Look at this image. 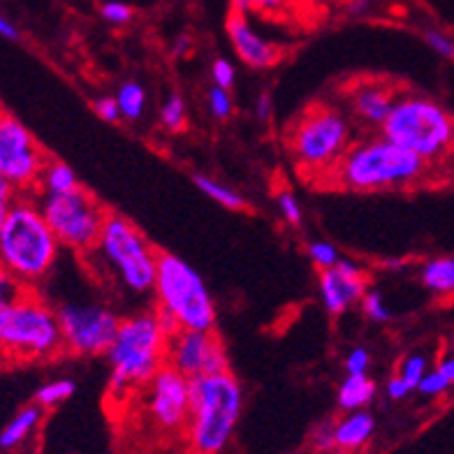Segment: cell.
Instances as JSON below:
<instances>
[{
	"label": "cell",
	"mask_w": 454,
	"mask_h": 454,
	"mask_svg": "<svg viewBox=\"0 0 454 454\" xmlns=\"http://www.w3.org/2000/svg\"><path fill=\"white\" fill-rule=\"evenodd\" d=\"M309 255L320 267V271L332 270V267L339 264V251L329 241H311L309 244Z\"/></svg>",
	"instance_id": "obj_29"
},
{
	"label": "cell",
	"mask_w": 454,
	"mask_h": 454,
	"mask_svg": "<svg viewBox=\"0 0 454 454\" xmlns=\"http://www.w3.org/2000/svg\"><path fill=\"white\" fill-rule=\"evenodd\" d=\"M376 396V383L369 376H348L339 387L336 401L346 412L364 411Z\"/></svg>",
	"instance_id": "obj_20"
},
{
	"label": "cell",
	"mask_w": 454,
	"mask_h": 454,
	"mask_svg": "<svg viewBox=\"0 0 454 454\" xmlns=\"http://www.w3.org/2000/svg\"><path fill=\"white\" fill-rule=\"evenodd\" d=\"M74 389H77V385H74V380H70V378L49 380V383H44L43 387L35 392V403L40 408H54L59 406V403H63V401L70 399V396L74 395Z\"/></svg>",
	"instance_id": "obj_25"
},
{
	"label": "cell",
	"mask_w": 454,
	"mask_h": 454,
	"mask_svg": "<svg viewBox=\"0 0 454 454\" xmlns=\"http://www.w3.org/2000/svg\"><path fill=\"white\" fill-rule=\"evenodd\" d=\"M395 102V90L383 84H362L350 96L355 119L371 128H383Z\"/></svg>",
	"instance_id": "obj_17"
},
{
	"label": "cell",
	"mask_w": 454,
	"mask_h": 454,
	"mask_svg": "<svg viewBox=\"0 0 454 454\" xmlns=\"http://www.w3.org/2000/svg\"><path fill=\"white\" fill-rule=\"evenodd\" d=\"M371 366V353L366 348H353L346 357V373L348 376H366Z\"/></svg>",
	"instance_id": "obj_35"
},
{
	"label": "cell",
	"mask_w": 454,
	"mask_h": 454,
	"mask_svg": "<svg viewBox=\"0 0 454 454\" xmlns=\"http://www.w3.org/2000/svg\"><path fill=\"white\" fill-rule=\"evenodd\" d=\"M63 248L89 255L96 251L107 211L82 185L70 192H43L37 200Z\"/></svg>",
	"instance_id": "obj_10"
},
{
	"label": "cell",
	"mask_w": 454,
	"mask_h": 454,
	"mask_svg": "<svg viewBox=\"0 0 454 454\" xmlns=\"http://www.w3.org/2000/svg\"><path fill=\"white\" fill-rule=\"evenodd\" d=\"M168 364L188 378L230 371L221 339L214 332H202V329H176L169 336Z\"/></svg>",
	"instance_id": "obj_13"
},
{
	"label": "cell",
	"mask_w": 454,
	"mask_h": 454,
	"mask_svg": "<svg viewBox=\"0 0 454 454\" xmlns=\"http://www.w3.org/2000/svg\"><path fill=\"white\" fill-rule=\"evenodd\" d=\"M317 286H320L325 309L332 316L346 313L355 301H362V297L366 294L364 274L359 270V264L350 262V260H339L336 267L320 271Z\"/></svg>",
	"instance_id": "obj_15"
},
{
	"label": "cell",
	"mask_w": 454,
	"mask_h": 454,
	"mask_svg": "<svg viewBox=\"0 0 454 454\" xmlns=\"http://www.w3.org/2000/svg\"><path fill=\"white\" fill-rule=\"evenodd\" d=\"M17 198H19L17 188H14L10 181H5L3 176H0V227H3V223H5L7 211H10V207H12V202Z\"/></svg>",
	"instance_id": "obj_38"
},
{
	"label": "cell",
	"mask_w": 454,
	"mask_h": 454,
	"mask_svg": "<svg viewBox=\"0 0 454 454\" xmlns=\"http://www.w3.org/2000/svg\"><path fill=\"white\" fill-rule=\"evenodd\" d=\"M93 253L102 257V262L114 271L128 293L146 294L156 290L160 253L123 215L107 214Z\"/></svg>",
	"instance_id": "obj_7"
},
{
	"label": "cell",
	"mask_w": 454,
	"mask_h": 454,
	"mask_svg": "<svg viewBox=\"0 0 454 454\" xmlns=\"http://www.w3.org/2000/svg\"><path fill=\"white\" fill-rule=\"evenodd\" d=\"M195 185H198L207 198H211L214 202L225 207V209L241 211L246 207V200L241 198L239 192L234 191V188H230V185L221 184V181L209 179V176H195Z\"/></svg>",
	"instance_id": "obj_23"
},
{
	"label": "cell",
	"mask_w": 454,
	"mask_h": 454,
	"mask_svg": "<svg viewBox=\"0 0 454 454\" xmlns=\"http://www.w3.org/2000/svg\"><path fill=\"white\" fill-rule=\"evenodd\" d=\"M59 313L37 290H24L0 309V359L35 362L63 353Z\"/></svg>",
	"instance_id": "obj_5"
},
{
	"label": "cell",
	"mask_w": 454,
	"mask_h": 454,
	"mask_svg": "<svg viewBox=\"0 0 454 454\" xmlns=\"http://www.w3.org/2000/svg\"><path fill=\"white\" fill-rule=\"evenodd\" d=\"M232 12L251 14L253 12V0H232Z\"/></svg>",
	"instance_id": "obj_46"
},
{
	"label": "cell",
	"mask_w": 454,
	"mask_h": 454,
	"mask_svg": "<svg viewBox=\"0 0 454 454\" xmlns=\"http://www.w3.org/2000/svg\"><path fill=\"white\" fill-rule=\"evenodd\" d=\"M411 392H412V389L408 387L403 378H401V376L389 378V383H387V396H389V399L401 401V399H406V396L411 395Z\"/></svg>",
	"instance_id": "obj_42"
},
{
	"label": "cell",
	"mask_w": 454,
	"mask_h": 454,
	"mask_svg": "<svg viewBox=\"0 0 454 454\" xmlns=\"http://www.w3.org/2000/svg\"><path fill=\"white\" fill-rule=\"evenodd\" d=\"M121 109V119L137 121L142 119L144 109H146V90L137 82H126V84L119 89V96H116Z\"/></svg>",
	"instance_id": "obj_24"
},
{
	"label": "cell",
	"mask_w": 454,
	"mask_h": 454,
	"mask_svg": "<svg viewBox=\"0 0 454 454\" xmlns=\"http://www.w3.org/2000/svg\"><path fill=\"white\" fill-rule=\"evenodd\" d=\"M227 35H230V43H232L237 56L253 70H267V67L276 66L278 59H281V49L270 43L267 37L260 35L246 14H230Z\"/></svg>",
	"instance_id": "obj_16"
},
{
	"label": "cell",
	"mask_w": 454,
	"mask_h": 454,
	"mask_svg": "<svg viewBox=\"0 0 454 454\" xmlns=\"http://www.w3.org/2000/svg\"><path fill=\"white\" fill-rule=\"evenodd\" d=\"M239 380L232 371L191 378L188 441L195 454H221L230 445L241 418Z\"/></svg>",
	"instance_id": "obj_4"
},
{
	"label": "cell",
	"mask_w": 454,
	"mask_h": 454,
	"mask_svg": "<svg viewBox=\"0 0 454 454\" xmlns=\"http://www.w3.org/2000/svg\"><path fill=\"white\" fill-rule=\"evenodd\" d=\"M0 37H5V40H19L17 26H14L3 12H0Z\"/></svg>",
	"instance_id": "obj_44"
},
{
	"label": "cell",
	"mask_w": 454,
	"mask_h": 454,
	"mask_svg": "<svg viewBox=\"0 0 454 454\" xmlns=\"http://www.w3.org/2000/svg\"><path fill=\"white\" fill-rule=\"evenodd\" d=\"M366 10V0H353V5H350V12L359 14Z\"/></svg>",
	"instance_id": "obj_47"
},
{
	"label": "cell",
	"mask_w": 454,
	"mask_h": 454,
	"mask_svg": "<svg viewBox=\"0 0 454 454\" xmlns=\"http://www.w3.org/2000/svg\"><path fill=\"white\" fill-rule=\"evenodd\" d=\"M332 431H334L336 450H340V452H357L373 438L376 419L366 411H353L348 412L343 419H339L336 425H332Z\"/></svg>",
	"instance_id": "obj_18"
},
{
	"label": "cell",
	"mask_w": 454,
	"mask_h": 454,
	"mask_svg": "<svg viewBox=\"0 0 454 454\" xmlns=\"http://www.w3.org/2000/svg\"><path fill=\"white\" fill-rule=\"evenodd\" d=\"M362 311L366 313V317H371L373 323H387L389 320V311L387 306H385L383 294L376 293V290H371L362 297Z\"/></svg>",
	"instance_id": "obj_31"
},
{
	"label": "cell",
	"mask_w": 454,
	"mask_h": 454,
	"mask_svg": "<svg viewBox=\"0 0 454 454\" xmlns=\"http://www.w3.org/2000/svg\"><path fill=\"white\" fill-rule=\"evenodd\" d=\"M438 371H441L442 376L448 378L450 383L454 385V355H450V357H445V359H441V364L436 366Z\"/></svg>",
	"instance_id": "obj_45"
},
{
	"label": "cell",
	"mask_w": 454,
	"mask_h": 454,
	"mask_svg": "<svg viewBox=\"0 0 454 454\" xmlns=\"http://www.w3.org/2000/svg\"><path fill=\"white\" fill-rule=\"evenodd\" d=\"M278 209H281V215L290 225H299L301 223V207H299L297 198H294L293 192L283 191L278 195Z\"/></svg>",
	"instance_id": "obj_37"
},
{
	"label": "cell",
	"mask_w": 454,
	"mask_h": 454,
	"mask_svg": "<svg viewBox=\"0 0 454 454\" xmlns=\"http://www.w3.org/2000/svg\"><path fill=\"white\" fill-rule=\"evenodd\" d=\"M79 188L77 174L72 172L70 165L63 160H54L49 158L44 165L43 179H40V191L43 192H70Z\"/></svg>",
	"instance_id": "obj_22"
},
{
	"label": "cell",
	"mask_w": 454,
	"mask_h": 454,
	"mask_svg": "<svg viewBox=\"0 0 454 454\" xmlns=\"http://www.w3.org/2000/svg\"><path fill=\"white\" fill-rule=\"evenodd\" d=\"M294 0H253V12L283 14Z\"/></svg>",
	"instance_id": "obj_40"
},
{
	"label": "cell",
	"mask_w": 454,
	"mask_h": 454,
	"mask_svg": "<svg viewBox=\"0 0 454 454\" xmlns=\"http://www.w3.org/2000/svg\"><path fill=\"white\" fill-rule=\"evenodd\" d=\"M49 156L28 128L0 109V176L17 188L19 195L40 188Z\"/></svg>",
	"instance_id": "obj_11"
},
{
	"label": "cell",
	"mask_w": 454,
	"mask_h": 454,
	"mask_svg": "<svg viewBox=\"0 0 454 454\" xmlns=\"http://www.w3.org/2000/svg\"><path fill=\"white\" fill-rule=\"evenodd\" d=\"M380 130L383 137L418 153L425 162L441 160L454 149V119L425 96L396 98Z\"/></svg>",
	"instance_id": "obj_6"
},
{
	"label": "cell",
	"mask_w": 454,
	"mask_h": 454,
	"mask_svg": "<svg viewBox=\"0 0 454 454\" xmlns=\"http://www.w3.org/2000/svg\"><path fill=\"white\" fill-rule=\"evenodd\" d=\"M287 146L304 172H332L350 149V123L346 114L329 105L306 109L290 130Z\"/></svg>",
	"instance_id": "obj_9"
},
{
	"label": "cell",
	"mask_w": 454,
	"mask_h": 454,
	"mask_svg": "<svg viewBox=\"0 0 454 454\" xmlns=\"http://www.w3.org/2000/svg\"><path fill=\"white\" fill-rule=\"evenodd\" d=\"M146 411L160 429H181L191 415V378L165 364L146 385Z\"/></svg>",
	"instance_id": "obj_14"
},
{
	"label": "cell",
	"mask_w": 454,
	"mask_h": 454,
	"mask_svg": "<svg viewBox=\"0 0 454 454\" xmlns=\"http://www.w3.org/2000/svg\"><path fill=\"white\" fill-rule=\"evenodd\" d=\"M96 114L102 121H107V123H116L121 119V109L116 98H100L96 102Z\"/></svg>",
	"instance_id": "obj_39"
},
{
	"label": "cell",
	"mask_w": 454,
	"mask_h": 454,
	"mask_svg": "<svg viewBox=\"0 0 454 454\" xmlns=\"http://www.w3.org/2000/svg\"><path fill=\"white\" fill-rule=\"evenodd\" d=\"M100 17L112 26H123L132 19V7L123 0H105L100 5Z\"/></svg>",
	"instance_id": "obj_28"
},
{
	"label": "cell",
	"mask_w": 454,
	"mask_h": 454,
	"mask_svg": "<svg viewBox=\"0 0 454 454\" xmlns=\"http://www.w3.org/2000/svg\"><path fill=\"white\" fill-rule=\"evenodd\" d=\"M207 105H209V112L214 114V119L225 121L230 114H232V98H230V90L218 89V86H211L209 93H207Z\"/></svg>",
	"instance_id": "obj_30"
},
{
	"label": "cell",
	"mask_w": 454,
	"mask_h": 454,
	"mask_svg": "<svg viewBox=\"0 0 454 454\" xmlns=\"http://www.w3.org/2000/svg\"><path fill=\"white\" fill-rule=\"evenodd\" d=\"M43 411L44 408H40L37 403L21 408V411L7 422L5 429L0 431V450H12L17 448V445H21V442L37 429L40 419H43Z\"/></svg>",
	"instance_id": "obj_19"
},
{
	"label": "cell",
	"mask_w": 454,
	"mask_h": 454,
	"mask_svg": "<svg viewBox=\"0 0 454 454\" xmlns=\"http://www.w3.org/2000/svg\"><path fill=\"white\" fill-rule=\"evenodd\" d=\"M168 340L156 311L121 320L116 339L105 353L112 366L109 395L121 401L135 389L146 387L151 378L168 364Z\"/></svg>",
	"instance_id": "obj_3"
},
{
	"label": "cell",
	"mask_w": 454,
	"mask_h": 454,
	"mask_svg": "<svg viewBox=\"0 0 454 454\" xmlns=\"http://www.w3.org/2000/svg\"><path fill=\"white\" fill-rule=\"evenodd\" d=\"M255 114H257V119H260V121H267L271 116V98L267 96V93H262V96L257 98Z\"/></svg>",
	"instance_id": "obj_43"
},
{
	"label": "cell",
	"mask_w": 454,
	"mask_h": 454,
	"mask_svg": "<svg viewBox=\"0 0 454 454\" xmlns=\"http://www.w3.org/2000/svg\"><path fill=\"white\" fill-rule=\"evenodd\" d=\"M160 123L168 130L179 132L185 126V102L181 96H169L160 107Z\"/></svg>",
	"instance_id": "obj_26"
},
{
	"label": "cell",
	"mask_w": 454,
	"mask_h": 454,
	"mask_svg": "<svg viewBox=\"0 0 454 454\" xmlns=\"http://www.w3.org/2000/svg\"><path fill=\"white\" fill-rule=\"evenodd\" d=\"M63 348L72 355H100L107 353L119 332V316L102 304H84V301H66L56 309Z\"/></svg>",
	"instance_id": "obj_12"
},
{
	"label": "cell",
	"mask_w": 454,
	"mask_h": 454,
	"mask_svg": "<svg viewBox=\"0 0 454 454\" xmlns=\"http://www.w3.org/2000/svg\"><path fill=\"white\" fill-rule=\"evenodd\" d=\"M429 172V162L387 137H371L350 144L346 156L336 162L329 179L339 188L355 192L396 191L419 184Z\"/></svg>",
	"instance_id": "obj_2"
},
{
	"label": "cell",
	"mask_w": 454,
	"mask_h": 454,
	"mask_svg": "<svg viewBox=\"0 0 454 454\" xmlns=\"http://www.w3.org/2000/svg\"><path fill=\"white\" fill-rule=\"evenodd\" d=\"M450 387H452V383H450L448 378L442 376L438 369H434L427 371V376L422 378V383L418 385V392L425 396H438L442 395V392H448Z\"/></svg>",
	"instance_id": "obj_32"
},
{
	"label": "cell",
	"mask_w": 454,
	"mask_h": 454,
	"mask_svg": "<svg viewBox=\"0 0 454 454\" xmlns=\"http://www.w3.org/2000/svg\"><path fill=\"white\" fill-rule=\"evenodd\" d=\"M422 286L434 294L450 297L454 294V257H434L427 260L419 271Z\"/></svg>",
	"instance_id": "obj_21"
},
{
	"label": "cell",
	"mask_w": 454,
	"mask_h": 454,
	"mask_svg": "<svg viewBox=\"0 0 454 454\" xmlns=\"http://www.w3.org/2000/svg\"><path fill=\"white\" fill-rule=\"evenodd\" d=\"M425 40L438 56L442 59H454V40L441 30H427Z\"/></svg>",
	"instance_id": "obj_36"
},
{
	"label": "cell",
	"mask_w": 454,
	"mask_h": 454,
	"mask_svg": "<svg viewBox=\"0 0 454 454\" xmlns=\"http://www.w3.org/2000/svg\"><path fill=\"white\" fill-rule=\"evenodd\" d=\"M313 442H316L317 452H332V450H336L334 431H332V427H320V429L316 431Z\"/></svg>",
	"instance_id": "obj_41"
},
{
	"label": "cell",
	"mask_w": 454,
	"mask_h": 454,
	"mask_svg": "<svg viewBox=\"0 0 454 454\" xmlns=\"http://www.w3.org/2000/svg\"><path fill=\"white\" fill-rule=\"evenodd\" d=\"M158 309L168 311L181 329L214 332L215 304L202 276L191 264L172 253L158 255L156 276Z\"/></svg>",
	"instance_id": "obj_8"
},
{
	"label": "cell",
	"mask_w": 454,
	"mask_h": 454,
	"mask_svg": "<svg viewBox=\"0 0 454 454\" xmlns=\"http://www.w3.org/2000/svg\"><path fill=\"white\" fill-rule=\"evenodd\" d=\"M24 290H28V287L21 286L10 271H5L0 267V309H5L7 304H12L14 299L24 293Z\"/></svg>",
	"instance_id": "obj_34"
},
{
	"label": "cell",
	"mask_w": 454,
	"mask_h": 454,
	"mask_svg": "<svg viewBox=\"0 0 454 454\" xmlns=\"http://www.w3.org/2000/svg\"><path fill=\"white\" fill-rule=\"evenodd\" d=\"M60 241L40 202L19 195L0 227V267L28 290H35L59 262Z\"/></svg>",
	"instance_id": "obj_1"
},
{
	"label": "cell",
	"mask_w": 454,
	"mask_h": 454,
	"mask_svg": "<svg viewBox=\"0 0 454 454\" xmlns=\"http://www.w3.org/2000/svg\"><path fill=\"white\" fill-rule=\"evenodd\" d=\"M211 79H214V86L230 90L234 86V79H237V70L227 59H215L214 66H211Z\"/></svg>",
	"instance_id": "obj_33"
},
{
	"label": "cell",
	"mask_w": 454,
	"mask_h": 454,
	"mask_svg": "<svg viewBox=\"0 0 454 454\" xmlns=\"http://www.w3.org/2000/svg\"><path fill=\"white\" fill-rule=\"evenodd\" d=\"M427 371H429V366H427V357L425 355L415 353V355H408L406 362L401 364V369L396 376L403 378L411 389H418V385L422 383V378L427 376Z\"/></svg>",
	"instance_id": "obj_27"
},
{
	"label": "cell",
	"mask_w": 454,
	"mask_h": 454,
	"mask_svg": "<svg viewBox=\"0 0 454 454\" xmlns=\"http://www.w3.org/2000/svg\"><path fill=\"white\" fill-rule=\"evenodd\" d=\"M452 353H454V339H452Z\"/></svg>",
	"instance_id": "obj_48"
}]
</instances>
